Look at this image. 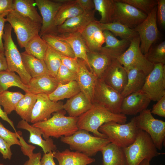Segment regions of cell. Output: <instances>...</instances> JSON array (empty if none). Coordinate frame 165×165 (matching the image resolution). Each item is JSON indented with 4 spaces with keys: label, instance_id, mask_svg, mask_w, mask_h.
Segmentation results:
<instances>
[{
    "label": "cell",
    "instance_id": "19",
    "mask_svg": "<svg viewBox=\"0 0 165 165\" xmlns=\"http://www.w3.org/2000/svg\"><path fill=\"white\" fill-rule=\"evenodd\" d=\"M79 64L76 73V81L81 91L84 94L88 100L93 104L94 90L97 78L87 68L82 60L78 58Z\"/></svg>",
    "mask_w": 165,
    "mask_h": 165
},
{
    "label": "cell",
    "instance_id": "52",
    "mask_svg": "<svg viewBox=\"0 0 165 165\" xmlns=\"http://www.w3.org/2000/svg\"><path fill=\"white\" fill-rule=\"evenodd\" d=\"M7 14H0V53H4V49L3 43L2 42V37L4 32L5 23L7 21L5 17Z\"/></svg>",
    "mask_w": 165,
    "mask_h": 165
},
{
    "label": "cell",
    "instance_id": "57",
    "mask_svg": "<svg viewBox=\"0 0 165 165\" xmlns=\"http://www.w3.org/2000/svg\"><path fill=\"white\" fill-rule=\"evenodd\" d=\"M150 161L145 159L143 160L139 165H150Z\"/></svg>",
    "mask_w": 165,
    "mask_h": 165
},
{
    "label": "cell",
    "instance_id": "14",
    "mask_svg": "<svg viewBox=\"0 0 165 165\" xmlns=\"http://www.w3.org/2000/svg\"><path fill=\"white\" fill-rule=\"evenodd\" d=\"M35 2L40 12L42 19L39 35L41 37L47 34L57 35V27L55 25V18L64 2H61L59 0H35Z\"/></svg>",
    "mask_w": 165,
    "mask_h": 165
},
{
    "label": "cell",
    "instance_id": "7",
    "mask_svg": "<svg viewBox=\"0 0 165 165\" xmlns=\"http://www.w3.org/2000/svg\"><path fill=\"white\" fill-rule=\"evenodd\" d=\"M6 16L7 21L14 29L20 48H24L32 38L39 34L41 24L33 21L14 10L9 12Z\"/></svg>",
    "mask_w": 165,
    "mask_h": 165
},
{
    "label": "cell",
    "instance_id": "56",
    "mask_svg": "<svg viewBox=\"0 0 165 165\" xmlns=\"http://www.w3.org/2000/svg\"><path fill=\"white\" fill-rule=\"evenodd\" d=\"M7 70V65L4 53H0V72Z\"/></svg>",
    "mask_w": 165,
    "mask_h": 165
},
{
    "label": "cell",
    "instance_id": "45",
    "mask_svg": "<svg viewBox=\"0 0 165 165\" xmlns=\"http://www.w3.org/2000/svg\"><path fill=\"white\" fill-rule=\"evenodd\" d=\"M59 84H65L76 80V74L61 64L55 77Z\"/></svg>",
    "mask_w": 165,
    "mask_h": 165
},
{
    "label": "cell",
    "instance_id": "38",
    "mask_svg": "<svg viewBox=\"0 0 165 165\" xmlns=\"http://www.w3.org/2000/svg\"><path fill=\"white\" fill-rule=\"evenodd\" d=\"M94 9L99 13V22L105 24L112 22L114 10V0H93Z\"/></svg>",
    "mask_w": 165,
    "mask_h": 165
},
{
    "label": "cell",
    "instance_id": "41",
    "mask_svg": "<svg viewBox=\"0 0 165 165\" xmlns=\"http://www.w3.org/2000/svg\"><path fill=\"white\" fill-rule=\"evenodd\" d=\"M61 53L48 45L44 61L50 75L55 77L61 64Z\"/></svg>",
    "mask_w": 165,
    "mask_h": 165
},
{
    "label": "cell",
    "instance_id": "15",
    "mask_svg": "<svg viewBox=\"0 0 165 165\" xmlns=\"http://www.w3.org/2000/svg\"><path fill=\"white\" fill-rule=\"evenodd\" d=\"M37 100L32 112L31 123L47 120L53 113L63 109L62 102L51 101L48 95L41 94H37Z\"/></svg>",
    "mask_w": 165,
    "mask_h": 165
},
{
    "label": "cell",
    "instance_id": "8",
    "mask_svg": "<svg viewBox=\"0 0 165 165\" xmlns=\"http://www.w3.org/2000/svg\"><path fill=\"white\" fill-rule=\"evenodd\" d=\"M140 45V40L138 36L130 42L127 50L116 59L126 70L135 68L142 71L147 75L152 70L154 64L142 53Z\"/></svg>",
    "mask_w": 165,
    "mask_h": 165
},
{
    "label": "cell",
    "instance_id": "18",
    "mask_svg": "<svg viewBox=\"0 0 165 165\" xmlns=\"http://www.w3.org/2000/svg\"><path fill=\"white\" fill-rule=\"evenodd\" d=\"M151 100L141 90L123 98L121 113L125 115H135L147 108Z\"/></svg>",
    "mask_w": 165,
    "mask_h": 165
},
{
    "label": "cell",
    "instance_id": "33",
    "mask_svg": "<svg viewBox=\"0 0 165 165\" xmlns=\"http://www.w3.org/2000/svg\"><path fill=\"white\" fill-rule=\"evenodd\" d=\"M33 0H13L14 10L33 21L42 24V19L39 14Z\"/></svg>",
    "mask_w": 165,
    "mask_h": 165
},
{
    "label": "cell",
    "instance_id": "44",
    "mask_svg": "<svg viewBox=\"0 0 165 165\" xmlns=\"http://www.w3.org/2000/svg\"><path fill=\"white\" fill-rule=\"evenodd\" d=\"M130 5L147 15L157 6V0H119Z\"/></svg>",
    "mask_w": 165,
    "mask_h": 165
},
{
    "label": "cell",
    "instance_id": "9",
    "mask_svg": "<svg viewBox=\"0 0 165 165\" xmlns=\"http://www.w3.org/2000/svg\"><path fill=\"white\" fill-rule=\"evenodd\" d=\"M151 111L147 108L135 116L136 126L147 133L156 148L161 150L165 138V122L154 118Z\"/></svg>",
    "mask_w": 165,
    "mask_h": 165
},
{
    "label": "cell",
    "instance_id": "59",
    "mask_svg": "<svg viewBox=\"0 0 165 165\" xmlns=\"http://www.w3.org/2000/svg\"><path fill=\"white\" fill-rule=\"evenodd\" d=\"M160 165H162V164H160Z\"/></svg>",
    "mask_w": 165,
    "mask_h": 165
},
{
    "label": "cell",
    "instance_id": "28",
    "mask_svg": "<svg viewBox=\"0 0 165 165\" xmlns=\"http://www.w3.org/2000/svg\"><path fill=\"white\" fill-rule=\"evenodd\" d=\"M103 165H127L125 155L123 148L110 143L101 151Z\"/></svg>",
    "mask_w": 165,
    "mask_h": 165
},
{
    "label": "cell",
    "instance_id": "36",
    "mask_svg": "<svg viewBox=\"0 0 165 165\" xmlns=\"http://www.w3.org/2000/svg\"><path fill=\"white\" fill-rule=\"evenodd\" d=\"M12 86L20 88L25 93L28 92V86L22 81L19 75L8 69L0 72V94Z\"/></svg>",
    "mask_w": 165,
    "mask_h": 165
},
{
    "label": "cell",
    "instance_id": "13",
    "mask_svg": "<svg viewBox=\"0 0 165 165\" xmlns=\"http://www.w3.org/2000/svg\"><path fill=\"white\" fill-rule=\"evenodd\" d=\"M147 15L128 4L114 0L112 22H118L133 29L142 22Z\"/></svg>",
    "mask_w": 165,
    "mask_h": 165
},
{
    "label": "cell",
    "instance_id": "20",
    "mask_svg": "<svg viewBox=\"0 0 165 165\" xmlns=\"http://www.w3.org/2000/svg\"><path fill=\"white\" fill-rule=\"evenodd\" d=\"M100 23L95 20L89 24L81 33L89 52L100 51L105 43V38Z\"/></svg>",
    "mask_w": 165,
    "mask_h": 165
},
{
    "label": "cell",
    "instance_id": "43",
    "mask_svg": "<svg viewBox=\"0 0 165 165\" xmlns=\"http://www.w3.org/2000/svg\"><path fill=\"white\" fill-rule=\"evenodd\" d=\"M148 60L154 64H165V41L152 45L145 55Z\"/></svg>",
    "mask_w": 165,
    "mask_h": 165
},
{
    "label": "cell",
    "instance_id": "34",
    "mask_svg": "<svg viewBox=\"0 0 165 165\" xmlns=\"http://www.w3.org/2000/svg\"><path fill=\"white\" fill-rule=\"evenodd\" d=\"M100 24L103 31H108L115 36H118L121 39L130 42L139 36L138 34L133 29L118 22H112L105 24Z\"/></svg>",
    "mask_w": 165,
    "mask_h": 165
},
{
    "label": "cell",
    "instance_id": "39",
    "mask_svg": "<svg viewBox=\"0 0 165 165\" xmlns=\"http://www.w3.org/2000/svg\"><path fill=\"white\" fill-rule=\"evenodd\" d=\"M41 37L49 46L61 54L71 57H75L69 45L66 42L59 38L57 35L47 34Z\"/></svg>",
    "mask_w": 165,
    "mask_h": 165
},
{
    "label": "cell",
    "instance_id": "3",
    "mask_svg": "<svg viewBox=\"0 0 165 165\" xmlns=\"http://www.w3.org/2000/svg\"><path fill=\"white\" fill-rule=\"evenodd\" d=\"M122 148L126 156L127 165H139L145 159L150 161L154 157L164 154L158 152L149 135L140 129L134 141Z\"/></svg>",
    "mask_w": 165,
    "mask_h": 165
},
{
    "label": "cell",
    "instance_id": "27",
    "mask_svg": "<svg viewBox=\"0 0 165 165\" xmlns=\"http://www.w3.org/2000/svg\"><path fill=\"white\" fill-rule=\"evenodd\" d=\"M90 71L98 79H101L113 60L101 51L87 53Z\"/></svg>",
    "mask_w": 165,
    "mask_h": 165
},
{
    "label": "cell",
    "instance_id": "47",
    "mask_svg": "<svg viewBox=\"0 0 165 165\" xmlns=\"http://www.w3.org/2000/svg\"><path fill=\"white\" fill-rule=\"evenodd\" d=\"M61 64L72 72L76 74L79 67L78 59L63 55L61 54Z\"/></svg>",
    "mask_w": 165,
    "mask_h": 165
},
{
    "label": "cell",
    "instance_id": "2",
    "mask_svg": "<svg viewBox=\"0 0 165 165\" xmlns=\"http://www.w3.org/2000/svg\"><path fill=\"white\" fill-rule=\"evenodd\" d=\"M66 112L64 109L60 110L53 113V116L47 120L31 125L41 130L45 140L50 137L58 138L71 136L79 130L78 117L65 116Z\"/></svg>",
    "mask_w": 165,
    "mask_h": 165
},
{
    "label": "cell",
    "instance_id": "4",
    "mask_svg": "<svg viewBox=\"0 0 165 165\" xmlns=\"http://www.w3.org/2000/svg\"><path fill=\"white\" fill-rule=\"evenodd\" d=\"M60 140L68 145L71 150L90 157L95 156L104 146L110 143L108 138L96 137L87 131L80 129L71 136L61 137Z\"/></svg>",
    "mask_w": 165,
    "mask_h": 165
},
{
    "label": "cell",
    "instance_id": "24",
    "mask_svg": "<svg viewBox=\"0 0 165 165\" xmlns=\"http://www.w3.org/2000/svg\"><path fill=\"white\" fill-rule=\"evenodd\" d=\"M59 84L56 78L50 75L32 78L28 85V92L36 95H49L56 89Z\"/></svg>",
    "mask_w": 165,
    "mask_h": 165
},
{
    "label": "cell",
    "instance_id": "30",
    "mask_svg": "<svg viewBox=\"0 0 165 165\" xmlns=\"http://www.w3.org/2000/svg\"><path fill=\"white\" fill-rule=\"evenodd\" d=\"M126 71L127 82L121 94L123 98L131 94L141 90L146 76L143 72L135 68L129 69Z\"/></svg>",
    "mask_w": 165,
    "mask_h": 165
},
{
    "label": "cell",
    "instance_id": "5",
    "mask_svg": "<svg viewBox=\"0 0 165 165\" xmlns=\"http://www.w3.org/2000/svg\"><path fill=\"white\" fill-rule=\"evenodd\" d=\"M138 130L135 117L127 123L111 121L104 123L98 129L111 143L122 148L127 147L134 141Z\"/></svg>",
    "mask_w": 165,
    "mask_h": 165
},
{
    "label": "cell",
    "instance_id": "51",
    "mask_svg": "<svg viewBox=\"0 0 165 165\" xmlns=\"http://www.w3.org/2000/svg\"><path fill=\"white\" fill-rule=\"evenodd\" d=\"M14 10L13 0H0V14H7Z\"/></svg>",
    "mask_w": 165,
    "mask_h": 165
},
{
    "label": "cell",
    "instance_id": "42",
    "mask_svg": "<svg viewBox=\"0 0 165 165\" xmlns=\"http://www.w3.org/2000/svg\"><path fill=\"white\" fill-rule=\"evenodd\" d=\"M18 138L21 144V150L23 154L29 158L24 165H41V160L42 154L40 152L34 153L36 147L28 144L24 140L22 136H19Z\"/></svg>",
    "mask_w": 165,
    "mask_h": 165
},
{
    "label": "cell",
    "instance_id": "10",
    "mask_svg": "<svg viewBox=\"0 0 165 165\" xmlns=\"http://www.w3.org/2000/svg\"><path fill=\"white\" fill-rule=\"evenodd\" d=\"M123 99L120 93L102 79L97 78L94 90L93 104L101 105L113 113L119 114Z\"/></svg>",
    "mask_w": 165,
    "mask_h": 165
},
{
    "label": "cell",
    "instance_id": "17",
    "mask_svg": "<svg viewBox=\"0 0 165 165\" xmlns=\"http://www.w3.org/2000/svg\"><path fill=\"white\" fill-rule=\"evenodd\" d=\"M95 10L84 11L81 14L66 21L57 27V34H64L82 32L92 22L96 20Z\"/></svg>",
    "mask_w": 165,
    "mask_h": 165
},
{
    "label": "cell",
    "instance_id": "1",
    "mask_svg": "<svg viewBox=\"0 0 165 165\" xmlns=\"http://www.w3.org/2000/svg\"><path fill=\"white\" fill-rule=\"evenodd\" d=\"M127 120L126 116L113 113L101 105L93 104L90 109L78 117L77 124L79 129L91 132L96 137L107 138L98 131L101 126L111 121L125 123Z\"/></svg>",
    "mask_w": 165,
    "mask_h": 165
},
{
    "label": "cell",
    "instance_id": "37",
    "mask_svg": "<svg viewBox=\"0 0 165 165\" xmlns=\"http://www.w3.org/2000/svg\"><path fill=\"white\" fill-rule=\"evenodd\" d=\"M48 46L39 34L37 35L27 43L24 47L25 51L37 58L44 60Z\"/></svg>",
    "mask_w": 165,
    "mask_h": 165
},
{
    "label": "cell",
    "instance_id": "50",
    "mask_svg": "<svg viewBox=\"0 0 165 165\" xmlns=\"http://www.w3.org/2000/svg\"><path fill=\"white\" fill-rule=\"evenodd\" d=\"M11 146L2 138L0 137V152L4 159L10 160L12 153L11 151Z\"/></svg>",
    "mask_w": 165,
    "mask_h": 165
},
{
    "label": "cell",
    "instance_id": "12",
    "mask_svg": "<svg viewBox=\"0 0 165 165\" xmlns=\"http://www.w3.org/2000/svg\"><path fill=\"white\" fill-rule=\"evenodd\" d=\"M141 90L151 101H157L165 95V64H154L152 70L146 76Z\"/></svg>",
    "mask_w": 165,
    "mask_h": 165
},
{
    "label": "cell",
    "instance_id": "53",
    "mask_svg": "<svg viewBox=\"0 0 165 165\" xmlns=\"http://www.w3.org/2000/svg\"><path fill=\"white\" fill-rule=\"evenodd\" d=\"M76 2L83 12L90 11L94 9L93 0H76Z\"/></svg>",
    "mask_w": 165,
    "mask_h": 165
},
{
    "label": "cell",
    "instance_id": "49",
    "mask_svg": "<svg viewBox=\"0 0 165 165\" xmlns=\"http://www.w3.org/2000/svg\"><path fill=\"white\" fill-rule=\"evenodd\" d=\"M151 112L152 114L160 117H165V95L153 105Z\"/></svg>",
    "mask_w": 165,
    "mask_h": 165
},
{
    "label": "cell",
    "instance_id": "31",
    "mask_svg": "<svg viewBox=\"0 0 165 165\" xmlns=\"http://www.w3.org/2000/svg\"><path fill=\"white\" fill-rule=\"evenodd\" d=\"M83 12L76 0H65L57 13L55 19V26L57 27L67 20L80 15Z\"/></svg>",
    "mask_w": 165,
    "mask_h": 165
},
{
    "label": "cell",
    "instance_id": "23",
    "mask_svg": "<svg viewBox=\"0 0 165 165\" xmlns=\"http://www.w3.org/2000/svg\"><path fill=\"white\" fill-rule=\"evenodd\" d=\"M57 37L67 42L70 46L76 58L84 61L90 71L87 53L89 51L82 37L81 34L74 33L64 34H57Z\"/></svg>",
    "mask_w": 165,
    "mask_h": 165
},
{
    "label": "cell",
    "instance_id": "16",
    "mask_svg": "<svg viewBox=\"0 0 165 165\" xmlns=\"http://www.w3.org/2000/svg\"><path fill=\"white\" fill-rule=\"evenodd\" d=\"M101 79L121 94L127 82V73L116 59L112 60Z\"/></svg>",
    "mask_w": 165,
    "mask_h": 165
},
{
    "label": "cell",
    "instance_id": "22",
    "mask_svg": "<svg viewBox=\"0 0 165 165\" xmlns=\"http://www.w3.org/2000/svg\"><path fill=\"white\" fill-rule=\"evenodd\" d=\"M103 33L105 45L102 46L100 51L112 59H116L127 50L130 45V42L124 39H118L108 30H104Z\"/></svg>",
    "mask_w": 165,
    "mask_h": 165
},
{
    "label": "cell",
    "instance_id": "58",
    "mask_svg": "<svg viewBox=\"0 0 165 165\" xmlns=\"http://www.w3.org/2000/svg\"><path fill=\"white\" fill-rule=\"evenodd\" d=\"M0 165H5L3 163H0Z\"/></svg>",
    "mask_w": 165,
    "mask_h": 165
},
{
    "label": "cell",
    "instance_id": "55",
    "mask_svg": "<svg viewBox=\"0 0 165 165\" xmlns=\"http://www.w3.org/2000/svg\"><path fill=\"white\" fill-rule=\"evenodd\" d=\"M0 117L3 120L6 121L8 123L11 127L13 128L15 132H16V130L15 128L14 123L13 121L8 117L7 115L4 112L1 108L0 105Z\"/></svg>",
    "mask_w": 165,
    "mask_h": 165
},
{
    "label": "cell",
    "instance_id": "46",
    "mask_svg": "<svg viewBox=\"0 0 165 165\" xmlns=\"http://www.w3.org/2000/svg\"><path fill=\"white\" fill-rule=\"evenodd\" d=\"M19 131L12 132L5 127L0 122V137L4 139L11 146L16 145L21 146L18 135Z\"/></svg>",
    "mask_w": 165,
    "mask_h": 165
},
{
    "label": "cell",
    "instance_id": "54",
    "mask_svg": "<svg viewBox=\"0 0 165 165\" xmlns=\"http://www.w3.org/2000/svg\"><path fill=\"white\" fill-rule=\"evenodd\" d=\"M53 152L44 154L41 160V165H56L54 160Z\"/></svg>",
    "mask_w": 165,
    "mask_h": 165
},
{
    "label": "cell",
    "instance_id": "26",
    "mask_svg": "<svg viewBox=\"0 0 165 165\" xmlns=\"http://www.w3.org/2000/svg\"><path fill=\"white\" fill-rule=\"evenodd\" d=\"M53 152L59 165H87L95 161L94 158L82 153L71 151L68 149L62 152L55 151Z\"/></svg>",
    "mask_w": 165,
    "mask_h": 165
},
{
    "label": "cell",
    "instance_id": "35",
    "mask_svg": "<svg viewBox=\"0 0 165 165\" xmlns=\"http://www.w3.org/2000/svg\"><path fill=\"white\" fill-rule=\"evenodd\" d=\"M81 91L75 81L65 84H59L56 89L48 95L50 99L54 102H57L65 98H70Z\"/></svg>",
    "mask_w": 165,
    "mask_h": 165
},
{
    "label": "cell",
    "instance_id": "40",
    "mask_svg": "<svg viewBox=\"0 0 165 165\" xmlns=\"http://www.w3.org/2000/svg\"><path fill=\"white\" fill-rule=\"evenodd\" d=\"M24 95L20 92L7 90L0 94V105L3 108L4 112L8 115L15 111L17 104Z\"/></svg>",
    "mask_w": 165,
    "mask_h": 165
},
{
    "label": "cell",
    "instance_id": "32",
    "mask_svg": "<svg viewBox=\"0 0 165 165\" xmlns=\"http://www.w3.org/2000/svg\"><path fill=\"white\" fill-rule=\"evenodd\" d=\"M37 98V95L28 92L18 103L15 111L22 119L30 122L32 110Z\"/></svg>",
    "mask_w": 165,
    "mask_h": 165
},
{
    "label": "cell",
    "instance_id": "6",
    "mask_svg": "<svg viewBox=\"0 0 165 165\" xmlns=\"http://www.w3.org/2000/svg\"><path fill=\"white\" fill-rule=\"evenodd\" d=\"M12 28L9 23L5 24L2 37L4 40V53L8 69L16 72L23 82L28 85L32 78L25 69L21 53L13 41L11 33Z\"/></svg>",
    "mask_w": 165,
    "mask_h": 165
},
{
    "label": "cell",
    "instance_id": "48",
    "mask_svg": "<svg viewBox=\"0 0 165 165\" xmlns=\"http://www.w3.org/2000/svg\"><path fill=\"white\" fill-rule=\"evenodd\" d=\"M156 17L160 26L164 28L165 26V0H157Z\"/></svg>",
    "mask_w": 165,
    "mask_h": 165
},
{
    "label": "cell",
    "instance_id": "11",
    "mask_svg": "<svg viewBox=\"0 0 165 165\" xmlns=\"http://www.w3.org/2000/svg\"><path fill=\"white\" fill-rule=\"evenodd\" d=\"M157 6L147 15L146 19L133 30L137 32L140 40V48L144 55L159 38V32L157 24Z\"/></svg>",
    "mask_w": 165,
    "mask_h": 165
},
{
    "label": "cell",
    "instance_id": "21",
    "mask_svg": "<svg viewBox=\"0 0 165 165\" xmlns=\"http://www.w3.org/2000/svg\"><path fill=\"white\" fill-rule=\"evenodd\" d=\"M19 129L28 130L30 133L28 143L35 145L41 147L44 154L50 152L56 151V145L54 144L51 138L45 140L42 137V132L38 128L32 126L28 122L24 120H21L18 123L16 126Z\"/></svg>",
    "mask_w": 165,
    "mask_h": 165
},
{
    "label": "cell",
    "instance_id": "25",
    "mask_svg": "<svg viewBox=\"0 0 165 165\" xmlns=\"http://www.w3.org/2000/svg\"><path fill=\"white\" fill-rule=\"evenodd\" d=\"M93 104L82 92L68 99L63 104V108L69 116L78 117L90 109Z\"/></svg>",
    "mask_w": 165,
    "mask_h": 165
},
{
    "label": "cell",
    "instance_id": "29",
    "mask_svg": "<svg viewBox=\"0 0 165 165\" xmlns=\"http://www.w3.org/2000/svg\"><path fill=\"white\" fill-rule=\"evenodd\" d=\"M21 55L24 67L31 78L50 75L44 60L37 58L25 51L21 53Z\"/></svg>",
    "mask_w": 165,
    "mask_h": 165
}]
</instances>
